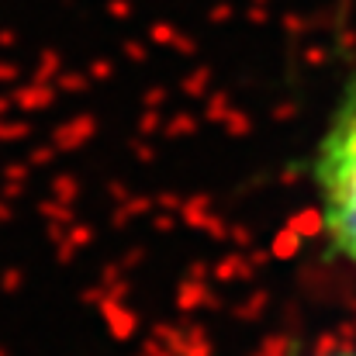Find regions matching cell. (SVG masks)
Instances as JSON below:
<instances>
[{
	"label": "cell",
	"mask_w": 356,
	"mask_h": 356,
	"mask_svg": "<svg viewBox=\"0 0 356 356\" xmlns=\"http://www.w3.org/2000/svg\"><path fill=\"white\" fill-rule=\"evenodd\" d=\"M322 222L336 252L356 266V87L339 101L315 156Z\"/></svg>",
	"instance_id": "6da1fadb"
},
{
	"label": "cell",
	"mask_w": 356,
	"mask_h": 356,
	"mask_svg": "<svg viewBox=\"0 0 356 356\" xmlns=\"http://www.w3.org/2000/svg\"><path fill=\"white\" fill-rule=\"evenodd\" d=\"M339 356H353V353H339Z\"/></svg>",
	"instance_id": "7a4b0ae2"
}]
</instances>
